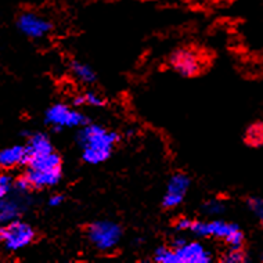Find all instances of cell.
<instances>
[{
    "mask_svg": "<svg viewBox=\"0 0 263 263\" xmlns=\"http://www.w3.org/2000/svg\"><path fill=\"white\" fill-rule=\"evenodd\" d=\"M119 140L121 135L118 132L91 122L79 127L77 133L82 161L89 165H100L108 161Z\"/></svg>",
    "mask_w": 263,
    "mask_h": 263,
    "instance_id": "obj_1",
    "label": "cell"
},
{
    "mask_svg": "<svg viewBox=\"0 0 263 263\" xmlns=\"http://www.w3.org/2000/svg\"><path fill=\"white\" fill-rule=\"evenodd\" d=\"M123 230L121 224L112 220H96L86 226V237L96 250L109 252L121 242Z\"/></svg>",
    "mask_w": 263,
    "mask_h": 263,
    "instance_id": "obj_2",
    "label": "cell"
},
{
    "mask_svg": "<svg viewBox=\"0 0 263 263\" xmlns=\"http://www.w3.org/2000/svg\"><path fill=\"white\" fill-rule=\"evenodd\" d=\"M45 122L50 125L53 132L57 133V132H63V129L65 127H71V129L78 127L79 129V127L90 123V119L87 118V115L69 107V105L57 103L46 109Z\"/></svg>",
    "mask_w": 263,
    "mask_h": 263,
    "instance_id": "obj_3",
    "label": "cell"
},
{
    "mask_svg": "<svg viewBox=\"0 0 263 263\" xmlns=\"http://www.w3.org/2000/svg\"><path fill=\"white\" fill-rule=\"evenodd\" d=\"M169 65L183 78H195L204 71V59L191 47H177L169 54Z\"/></svg>",
    "mask_w": 263,
    "mask_h": 263,
    "instance_id": "obj_4",
    "label": "cell"
},
{
    "mask_svg": "<svg viewBox=\"0 0 263 263\" xmlns=\"http://www.w3.org/2000/svg\"><path fill=\"white\" fill-rule=\"evenodd\" d=\"M35 238L36 232L33 230V227L18 219L0 226V242H3L9 251H18L28 247Z\"/></svg>",
    "mask_w": 263,
    "mask_h": 263,
    "instance_id": "obj_5",
    "label": "cell"
},
{
    "mask_svg": "<svg viewBox=\"0 0 263 263\" xmlns=\"http://www.w3.org/2000/svg\"><path fill=\"white\" fill-rule=\"evenodd\" d=\"M191 186V179L183 172L173 173L166 183V190L162 197L163 209H175L183 204L187 191Z\"/></svg>",
    "mask_w": 263,
    "mask_h": 263,
    "instance_id": "obj_6",
    "label": "cell"
},
{
    "mask_svg": "<svg viewBox=\"0 0 263 263\" xmlns=\"http://www.w3.org/2000/svg\"><path fill=\"white\" fill-rule=\"evenodd\" d=\"M237 223L226 222L222 219H212V220H193L190 232L197 237L202 238H218L226 240L234 230L238 229Z\"/></svg>",
    "mask_w": 263,
    "mask_h": 263,
    "instance_id": "obj_7",
    "label": "cell"
},
{
    "mask_svg": "<svg viewBox=\"0 0 263 263\" xmlns=\"http://www.w3.org/2000/svg\"><path fill=\"white\" fill-rule=\"evenodd\" d=\"M17 28L31 39H41L53 31V24L33 11H24L17 18Z\"/></svg>",
    "mask_w": 263,
    "mask_h": 263,
    "instance_id": "obj_8",
    "label": "cell"
},
{
    "mask_svg": "<svg viewBox=\"0 0 263 263\" xmlns=\"http://www.w3.org/2000/svg\"><path fill=\"white\" fill-rule=\"evenodd\" d=\"M173 250L176 252L177 263H209L213 260L212 252L200 241H187Z\"/></svg>",
    "mask_w": 263,
    "mask_h": 263,
    "instance_id": "obj_9",
    "label": "cell"
},
{
    "mask_svg": "<svg viewBox=\"0 0 263 263\" xmlns=\"http://www.w3.org/2000/svg\"><path fill=\"white\" fill-rule=\"evenodd\" d=\"M25 176L31 183L32 189L41 190L46 187L57 186L63 179V169L57 168L53 171H37V169L28 168Z\"/></svg>",
    "mask_w": 263,
    "mask_h": 263,
    "instance_id": "obj_10",
    "label": "cell"
},
{
    "mask_svg": "<svg viewBox=\"0 0 263 263\" xmlns=\"http://www.w3.org/2000/svg\"><path fill=\"white\" fill-rule=\"evenodd\" d=\"M25 151H27V163L32 157H37V155L49 154L54 151L53 143L50 141L49 136L42 132L36 133H31L28 136V141L25 144Z\"/></svg>",
    "mask_w": 263,
    "mask_h": 263,
    "instance_id": "obj_11",
    "label": "cell"
},
{
    "mask_svg": "<svg viewBox=\"0 0 263 263\" xmlns=\"http://www.w3.org/2000/svg\"><path fill=\"white\" fill-rule=\"evenodd\" d=\"M24 195L21 198H2L0 200V226L7 224L11 220L18 219V216L27 208V202L24 201Z\"/></svg>",
    "mask_w": 263,
    "mask_h": 263,
    "instance_id": "obj_12",
    "label": "cell"
},
{
    "mask_svg": "<svg viewBox=\"0 0 263 263\" xmlns=\"http://www.w3.org/2000/svg\"><path fill=\"white\" fill-rule=\"evenodd\" d=\"M17 165L27 166V151L25 145H13L5 150H0V168L10 169Z\"/></svg>",
    "mask_w": 263,
    "mask_h": 263,
    "instance_id": "obj_13",
    "label": "cell"
},
{
    "mask_svg": "<svg viewBox=\"0 0 263 263\" xmlns=\"http://www.w3.org/2000/svg\"><path fill=\"white\" fill-rule=\"evenodd\" d=\"M61 157L59 153H49V154L37 155V157H32L28 161L27 166L32 169H37V171H53V169L61 168Z\"/></svg>",
    "mask_w": 263,
    "mask_h": 263,
    "instance_id": "obj_14",
    "label": "cell"
},
{
    "mask_svg": "<svg viewBox=\"0 0 263 263\" xmlns=\"http://www.w3.org/2000/svg\"><path fill=\"white\" fill-rule=\"evenodd\" d=\"M69 69H71L75 79L85 83V85H93L97 81V73L93 69V67H90L89 64L83 63V61L72 60L69 63Z\"/></svg>",
    "mask_w": 263,
    "mask_h": 263,
    "instance_id": "obj_15",
    "label": "cell"
},
{
    "mask_svg": "<svg viewBox=\"0 0 263 263\" xmlns=\"http://www.w3.org/2000/svg\"><path fill=\"white\" fill-rule=\"evenodd\" d=\"M73 105L81 107V105H87V107H96V108H100L105 105V99L101 97L99 93H96L93 90L85 91L82 95H78L73 97Z\"/></svg>",
    "mask_w": 263,
    "mask_h": 263,
    "instance_id": "obj_16",
    "label": "cell"
},
{
    "mask_svg": "<svg viewBox=\"0 0 263 263\" xmlns=\"http://www.w3.org/2000/svg\"><path fill=\"white\" fill-rule=\"evenodd\" d=\"M245 143L251 147H260L263 145V122L258 121V122L251 123L248 129L245 130L244 135Z\"/></svg>",
    "mask_w": 263,
    "mask_h": 263,
    "instance_id": "obj_17",
    "label": "cell"
},
{
    "mask_svg": "<svg viewBox=\"0 0 263 263\" xmlns=\"http://www.w3.org/2000/svg\"><path fill=\"white\" fill-rule=\"evenodd\" d=\"M201 211L206 216H219L226 212V204L219 198H211L201 205Z\"/></svg>",
    "mask_w": 263,
    "mask_h": 263,
    "instance_id": "obj_18",
    "label": "cell"
},
{
    "mask_svg": "<svg viewBox=\"0 0 263 263\" xmlns=\"http://www.w3.org/2000/svg\"><path fill=\"white\" fill-rule=\"evenodd\" d=\"M154 262L157 263H177L176 252L171 245H161L154 251Z\"/></svg>",
    "mask_w": 263,
    "mask_h": 263,
    "instance_id": "obj_19",
    "label": "cell"
},
{
    "mask_svg": "<svg viewBox=\"0 0 263 263\" xmlns=\"http://www.w3.org/2000/svg\"><path fill=\"white\" fill-rule=\"evenodd\" d=\"M247 206L251 212L254 213V216L258 219V222L263 226V198L260 197H250L247 200Z\"/></svg>",
    "mask_w": 263,
    "mask_h": 263,
    "instance_id": "obj_20",
    "label": "cell"
},
{
    "mask_svg": "<svg viewBox=\"0 0 263 263\" xmlns=\"http://www.w3.org/2000/svg\"><path fill=\"white\" fill-rule=\"evenodd\" d=\"M247 260L248 258L242 248H230L222 258V262L224 263H244Z\"/></svg>",
    "mask_w": 263,
    "mask_h": 263,
    "instance_id": "obj_21",
    "label": "cell"
},
{
    "mask_svg": "<svg viewBox=\"0 0 263 263\" xmlns=\"http://www.w3.org/2000/svg\"><path fill=\"white\" fill-rule=\"evenodd\" d=\"M224 242H226L230 248H242L245 242L244 233H242V230L238 227L237 230H234L230 236L227 237L226 240H224Z\"/></svg>",
    "mask_w": 263,
    "mask_h": 263,
    "instance_id": "obj_22",
    "label": "cell"
},
{
    "mask_svg": "<svg viewBox=\"0 0 263 263\" xmlns=\"http://www.w3.org/2000/svg\"><path fill=\"white\" fill-rule=\"evenodd\" d=\"M13 186V177L10 176V175H7V173H2V175H0V200L10 194V191H11Z\"/></svg>",
    "mask_w": 263,
    "mask_h": 263,
    "instance_id": "obj_23",
    "label": "cell"
},
{
    "mask_svg": "<svg viewBox=\"0 0 263 263\" xmlns=\"http://www.w3.org/2000/svg\"><path fill=\"white\" fill-rule=\"evenodd\" d=\"M14 187H15V190L18 191V193H27V194H28V191L32 190L31 183H29V180H28L25 175L18 177V179L14 182Z\"/></svg>",
    "mask_w": 263,
    "mask_h": 263,
    "instance_id": "obj_24",
    "label": "cell"
},
{
    "mask_svg": "<svg viewBox=\"0 0 263 263\" xmlns=\"http://www.w3.org/2000/svg\"><path fill=\"white\" fill-rule=\"evenodd\" d=\"M191 224H193V220L190 218H186V216H180L175 222V230L176 232H187L190 230Z\"/></svg>",
    "mask_w": 263,
    "mask_h": 263,
    "instance_id": "obj_25",
    "label": "cell"
},
{
    "mask_svg": "<svg viewBox=\"0 0 263 263\" xmlns=\"http://www.w3.org/2000/svg\"><path fill=\"white\" fill-rule=\"evenodd\" d=\"M64 201H65V195L64 194H60V193H57V194H53L49 198V201H47V204H49V206H60V205L64 204Z\"/></svg>",
    "mask_w": 263,
    "mask_h": 263,
    "instance_id": "obj_26",
    "label": "cell"
},
{
    "mask_svg": "<svg viewBox=\"0 0 263 263\" xmlns=\"http://www.w3.org/2000/svg\"><path fill=\"white\" fill-rule=\"evenodd\" d=\"M187 238H184V237H175L172 240V242H171V247H173V248H177V247H182L183 244H186L187 242Z\"/></svg>",
    "mask_w": 263,
    "mask_h": 263,
    "instance_id": "obj_27",
    "label": "cell"
},
{
    "mask_svg": "<svg viewBox=\"0 0 263 263\" xmlns=\"http://www.w3.org/2000/svg\"><path fill=\"white\" fill-rule=\"evenodd\" d=\"M262 262H263V255H262Z\"/></svg>",
    "mask_w": 263,
    "mask_h": 263,
    "instance_id": "obj_28",
    "label": "cell"
}]
</instances>
